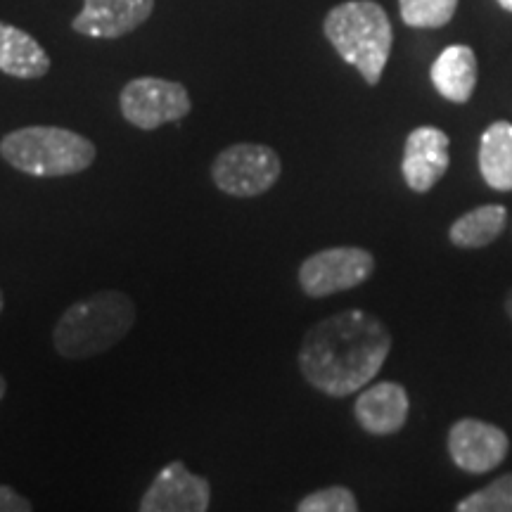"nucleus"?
<instances>
[{
    "label": "nucleus",
    "mask_w": 512,
    "mask_h": 512,
    "mask_svg": "<svg viewBox=\"0 0 512 512\" xmlns=\"http://www.w3.org/2000/svg\"><path fill=\"white\" fill-rule=\"evenodd\" d=\"M297 510L299 512H356L358 501L354 491L342 484H335V486H328V489L313 491V494L304 496L302 501L297 503Z\"/></svg>",
    "instance_id": "6ab92c4d"
},
{
    "label": "nucleus",
    "mask_w": 512,
    "mask_h": 512,
    "mask_svg": "<svg viewBox=\"0 0 512 512\" xmlns=\"http://www.w3.org/2000/svg\"><path fill=\"white\" fill-rule=\"evenodd\" d=\"M430 79L441 98L465 105L477 88V55L470 46H448L434 60Z\"/></svg>",
    "instance_id": "ddd939ff"
},
{
    "label": "nucleus",
    "mask_w": 512,
    "mask_h": 512,
    "mask_svg": "<svg viewBox=\"0 0 512 512\" xmlns=\"http://www.w3.org/2000/svg\"><path fill=\"white\" fill-rule=\"evenodd\" d=\"M119 110L131 126L140 131H155L159 126L188 117L192 100L183 83L157 79V76H140L121 88Z\"/></svg>",
    "instance_id": "423d86ee"
},
{
    "label": "nucleus",
    "mask_w": 512,
    "mask_h": 512,
    "mask_svg": "<svg viewBox=\"0 0 512 512\" xmlns=\"http://www.w3.org/2000/svg\"><path fill=\"white\" fill-rule=\"evenodd\" d=\"M448 456L470 475H486L503 463L510 439L501 427L475 418H463L448 430Z\"/></svg>",
    "instance_id": "6e6552de"
},
{
    "label": "nucleus",
    "mask_w": 512,
    "mask_h": 512,
    "mask_svg": "<svg viewBox=\"0 0 512 512\" xmlns=\"http://www.w3.org/2000/svg\"><path fill=\"white\" fill-rule=\"evenodd\" d=\"M403 24L413 29H441L451 22L458 0H399Z\"/></svg>",
    "instance_id": "f3484780"
},
{
    "label": "nucleus",
    "mask_w": 512,
    "mask_h": 512,
    "mask_svg": "<svg viewBox=\"0 0 512 512\" xmlns=\"http://www.w3.org/2000/svg\"><path fill=\"white\" fill-rule=\"evenodd\" d=\"M323 34L339 57L377 86L392 55L394 29L387 12L375 0H349L335 5L323 22Z\"/></svg>",
    "instance_id": "7ed1b4c3"
},
{
    "label": "nucleus",
    "mask_w": 512,
    "mask_h": 512,
    "mask_svg": "<svg viewBox=\"0 0 512 512\" xmlns=\"http://www.w3.org/2000/svg\"><path fill=\"white\" fill-rule=\"evenodd\" d=\"M0 72L15 79H41L50 72V57L27 31L0 22Z\"/></svg>",
    "instance_id": "4468645a"
},
{
    "label": "nucleus",
    "mask_w": 512,
    "mask_h": 512,
    "mask_svg": "<svg viewBox=\"0 0 512 512\" xmlns=\"http://www.w3.org/2000/svg\"><path fill=\"white\" fill-rule=\"evenodd\" d=\"M375 273V256L363 247H330L306 256L297 283L311 299L354 290Z\"/></svg>",
    "instance_id": "0eeeda50"
},
{
    "label": "nucleus",
    "mask_w": 512,
    "mask_h": 512,
    "mask_svg": "<svg viewBox=\"0 0 512 512\" xmlns=\"http://www.w3.org/2000/svg\"><path fill=\"white\" fill-rule=\"evenodd\" d=\"M411 401L399 382H377L361 389L354 403V418L363 432L373 437H389L406 427Z\"/></svg>",
    "instance_id": "f8f14e48"
},
{
    "label": "nucleus",
    "mask_w": 512,
    "mask_h": 512,
    "mask_svg": "<svg viewBox=\"0 0 512 512\" xmlns=\"http://www.w3.org/2000/svg\"><path fill=\"white\" fill-rule=\"evenodd\" d=\"M508 223V211L501 204H484L453 223L448 230V240L460 249H479L498 240V235L505 230Z\"/></svg>",
    "instance_id": "dca6fc26"
},
{
    "label": "nucleus",
    "mask_w": 512,
    "mask_h": 512,
    "mask_svg": "<svg viewBox=\"0 0 512 512\" xmlns=\"http://www.w3.org/2000/svg\"><path fill=\"white\" fill-rule=\"evenodd\" d=\"M34 505H31L29 498L17 494L15 489L8 484H0V512H31Z\"/></svg>",
    "instance_id": "aec40b11"
},
{
    "label": "nucleus",
    "mask_w": 512,
    "mask_h": 512,
    "mask_svg": "<svg viewBox=\"0 0 512 512\" xmlns=\"http://www.w3.org/2000/svg\"><path fill=\"white\" fill-rule=\"evenodd\" d=\"M3 309H5V294L0 290V313H3Z\"/></svg>",
    "instance_id": "b1692460"
},
{
    "label": "nucleus",
    "mask_w": 512,
    "mask_h": 512,
    "mask_svg": "<svg viewBox=\"0 0 512 512\" xmlns=\"http://www.w3.org/2000/svg\"><path fill=\"white\" fill-rule=\"evenodd\" d=\"M133 323L136 304L126 292H93L62 313L53 330V347L69 361L100 356L119 344Z\"/></svg>",
    "instance_id": "f03ea898"
},
{
    "label": "nucleus",
    "mask_w": 512,
    "mask_h": 512,
    "mask_svg": "<svg viewBox=\"0 0 512 512\" xmlns=\"http://www.w3.org/2000/svg\"><path fill=\"white\" fill-rule=\"evenodd\" d=\"M283 162L278 152L264 143H235L221 150L211 162V181L238 200L264 195L278 183Z\"/></svg>",
    "instance_id": "39448f33"
},
{
    "label": "nucleus",
    "mask_w": 512,
    "mask_h": 512,
    "mask_svg": "<svg viewBox=\"0 0 512 512\" xmlns=\"http://www.w3.org/2000/svg\"><path fill=\"white\" fill-rule=\"evenodd\" d=\"M155 0H83L72 29L91 38H121L150 19Z\"/></svg>",
    "instance_id": "9b49d317"
},
{
    "label": "nucleus",
    "mask_w": 512,
    "mask_h": 512,
    "mask_svg": "<svg viewBox=\"0 0 512 512\" xmlns=\"http://www.w3.org/2000/svg\"><path fill=\"white\" fill-rule=\"evenodd\" d=\"M5 392H8V380H5L3 375H0V401H3V396H5Z\"/></svg>",
    "instance_id": "4be33fe9"
},
{
    "label": "nucleus",
    "mask_w": 512,
    "mask_h": 512,
    "mask_svg": "<svg viewBox=\"0 0 512 512\" xmlns=\"http://www.w3.org/2000/svg\"><path fill=\"white\" fill-rule=\"evenodd\" d=\"M458 512H512V472L494 479L456 505Z\"/></svg>",
    "instance_id": "a211bd4d"
},
{
    "label": "nucleus",
    "mask_w": 512,
    "mask_h": 512,
    "mask_svg": "<svg viewBox=\"0 0 512 512\" xmlns=\"http://www.w3.org/2000/svg\"><path fill=\"white\" fill-rule=\"evenodd\" d=\"M95 155L93 140L62 126H24L0 140V157L36 178L76 176L91 169Z\"/></svg>",
    "instance_id": "20e7f679"
},
{
    "label": "nucleus",
    "mask_w": 512,
    "mask_h": 512,
    "mask_svg": "<svg viewBox=\"0 0 512 512\" xmlns=\"http://www.w3.org/2000/svg\"><path fill=\"white\" fill-rule=\"evenodd\" d=\"M392 351V332L373 313L349 309L306 332L297 363L304 380L332 399L368 387Z\"/></svg>",
    "instance_id": "f257e3e1"
},
{
    "label": "nucleus",
    "mask_w": 512,
    "mask_h": 512,
    "mask_svg": "<svg viewBox=\"0 0 512 512\" xmlns=\"http://www.w3.org/2000/svg\"><path fill=\"white\" fill-rule=\"evenodd\" d=\"M211 503L209 479L192 475L181 460L164 465L140 498V512H207Z\"/></svg>",
    "instance_id": "1a4fd4ad"
},
{
    "label": "nucleus",
    "mask_w": 512,
    "mask_h": 512,
    "mask_svg": "<svg viewBox=\"0 0 512 512\" xmlns=\"http://www.w3.org/2000/svg\"><path fill=\"white\" fill-rule=\"evenodd\" d=\"M505 313H508V318L512 320V290L508 292V297H505Z\"/></svg>",
    "instance_id": "412c9836"
},
{
    "label": "nucleus",
    "mask_w": 512,
    "mask_h": 512,
    "mask_svg": "<svg viewBox=\"0 0 512 512\" xmlns=\"http://www.w3.org/2000/svg\"><path fill=\"white\" fill-rule=\"evenodd\" d=\"M479 171L489 188L512 190V124L494 121L479 140Z\"/></svg>",
    "instance_id": "2eb2a0df"
},
{
    "label": "nucleus",
    "mask_w": 512,
    "mask_h": 512,
    "mask_svg": "<svg viewBox=\"0 0 512 512\" xmlns=\"http://www.w3.org/2000/svg\"><path fill=\"white\" fill-rule=\"evenodd\" d=\"M448 145L451 140L437 126H418L408 133L401 159V174L408 188L425 195L444 178L451 164Z\"/></svg>",
    "instance_id": "9d476101"
},
{
    "label": "nucleus",
    "mask_w": 512,
    "mask_h": 512,
    "mask_svg": "<svg viewBox=\"0 0 512 512\" xmlns=\"http://www.w3.org/2000/svg\"><path fill=\"white\" fill-rule=\"evenodd\" d=\"M498 5H501L503 10H508V12H512V0H498Z\"/></svg>",
    "instance_id": "5701e85b"
}]
</instances>
